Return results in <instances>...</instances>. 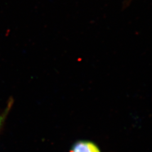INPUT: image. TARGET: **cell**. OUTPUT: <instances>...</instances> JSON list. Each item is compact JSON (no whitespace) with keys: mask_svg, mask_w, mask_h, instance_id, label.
Wrapping results in <instances>:
<instances>
[{"mask_svg":"<svg viewBox=\"0 0 152 152\" xmlns=\"http://www.w3.org/2000/svg\"><path fill=\"white\" fill-rule=\"evenodd\" d=\"M70 152H102L98 145L93 142L81 140L76 142Z\"/></svg>","mask_w":152,"mask_h":152,"instance_id":"cell-1","label":"cell"},{"mask_svg":"<svg viewBox=\"0 0 152 152\" xmlns=\"http://www.w3.org/2000/svg\"><path fill=\"white\" fill-rule=\"evenodd\" d=\"M11 104H12L11 102H10L8 104V105L6 107V108L5 109V111L3 112L2 114L0 115V129H1V126L3 125L5 120L6 118L7 114H8L9 111H10V109L11 107Z\"/></svg>","mask_w":152,"mask_h":152,"instance_id":"cell-2","label":"cell"}]
</instances>
